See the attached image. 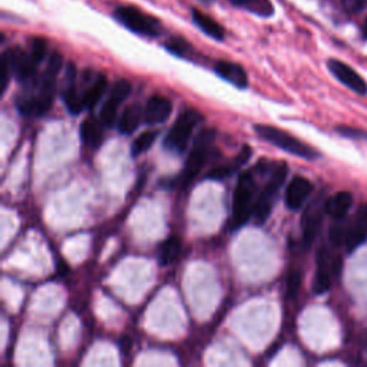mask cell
<instances>
[{
	"instance_id": "cell-1",
	"label": "cell",
	"mask_w": 367,
	"mask_h": 367,
	"mask_svg": "<svg viewBox=\"0 0 367 367\" xmlns=\"http://www.w3.org/2000/svg\"><path fill=\"white\" fill-rule=\"evenodd\" d=\"M257 182L253 171L242 172L232 197V228L246 224L254 211Z\"/></svg>"
},
{
	"instance_id": "cell-2",
	"label": "cell",
	"mask_w": 367,
	"mask_h": 367,
	"mask_svg": "<svg viewBox=\"0 0 367 367\" xmlns=\"http://www.w3.org/2000/svg\"><path fill=\"white\" fill-rule=\"evenodd\" d=\"M254 131L262 140L273 144L274 147H277L289 154H293L296 157H300V158H304L309 161L316 160L319 157V154L311 147H309L307 144L294 138L293 135H290L289 133H286L283 130H279L272 125L257 124V125H254Z\"/></svg>"
},
{
	"instance_id": "cell-3",
	"label": "cell",
	"mask_w": 367,
	"mask_h": 367,
	"mask_svg": "<svg viewBox=\"0 0 367 367\" xmlns=\"http://www.w3.org/2000/svg\"><path fill=\"white\" fill-rule=\"evenodd\" d=\"M204 120L201 112L192 108L184 109L178 119L175 120V124L172 130L168 133L164 141V147L172 153L182 154L187 150V145L191 140V135L195 130V127Z\"/></svg>"
},
{
	"instance_id": "cell-4",
	"label": "cell",
	"mask_w": 367,
	"mask_h": 367,
	"mask_svg": "<svg viewBox=\"0 0 367 367\" xmlns=\"http://www.w3.org/2000/svg\"><path fill=\"white\" fill-rule=\"evenodd\" d=\"M215 137H217V131L212 128H205L197 135L194 147L187 158V162L182 171V177L180 182L182 187L188 185L204 168L208 154L211 151V147L215 141Z\"/></svg>"
},
{
	"instance_id": "cell-5",
	"label": "cell",
	"mask_w": 367,
	"mask_h": 367,
	"mask_svg": "<svg viewBox=\"0 0 367 367\" xmlns=\"http://www.w3.org/2000/svg\"><path fill=\"white\" fill-rule=\"evenodd\" d=\"M287 174H289L287 164L280 162V164L273 165V170L270 172V178H269L264 190L257 197L256 204H254L253 215L257 218L259 224H263L269 218V215L272 212V208H273V204H274V200H276L280 188L283 187V184L287 178Z\"/></svg>"
},
{
	"instance_id": "cell-6",
	"label": "cell",
	"mask_w": 367,
	"mask_h": 367,
	"mask_svg": "<svg viewBox=\"0 0 367 367\" xmlns=\"http://www.w3.org/2000/svg\"><path fill=\"white\" fill-rule=\"evenodd\" d=\"M113 16L120 25H124L138 35L155 38L162 33V25L158 19L134 6H119L115 9Z\"/></svg>"
},
{
	"instance_id": "cell-7",
	"label": "cell",
	"mask_w": 367,
	"mask_h": 367,
	"mask_svg": "<svg viewBox=\"0 0 367 367\" xmlns=\"http://www.w3.org/2000/svg\"><path fill=\"white\" fill-rule=\"evenodd\" d=\"M340 257L333 256L327 247H321L317 253V270L313 286L314 293H326L330 289L333 279L340 273Z\"/></svg>"
},
{
	"instance_id": "cell-8",
	"label": "cell",
	"mask_w": 367,
	"mask_h": 367,
	"mask_svg": "<svg viewBox=\"0 0 367 367\" xmlns=\"http://www.w3.org/2000/svg\"><path fill=\"white\" fill-rule=\"evenodd\" d=\"M131 91H133V85L130 81L119 79L115 82V85L112 86L110 92H109V96L103 102V106L100 108V113H99L100 122L105 127L110 128L115 124V119L118 116V109H119L120 103L130 96Z\"/></svg>"
},
{
	"instance_id": "cell-9",
	"label": "cell",
	"mask_w": 367,
	"mask_h": 367,
	"mask_svg": "<svg viewBox=\"0 0 367 367\" xmlns=\"http://www.w3.org/2000/svg\"><path fill=\"white\" fill-rule=\"evenodd\" d=\"M367 241V204L357 208L346 232V250L353 253Z\"/></svg>"
},
{
	"instance_id": "cell-10",
	"label": "cell",
	"mask_w": 367,
	"mask_h": 367,
	"mask_svg": "<svg viewBox=\"0 0 367 367\" xmlns=\"http://www.w3.org/2000/svg\"><path fill=\"white\" fill-rule=\"evenodd\" d=\"M327 66H329L330 72L348 89H351L353 92H356L358 95L367 93V83L351 66H348L344 62L337 61V59H330L327 62Z\"/></svg>"
},
{
	"instance_id": "cell-11",
	"label": "cell",
	"mask_w": 367,
	"mask_h": 367,
	"mask_svg": "<svg viewBox=\"0 0 367 367\" xmlns=\"http://www.w3.org/2000/svg\"><path fill=\"white\" fill-rule=\"evenodd\" d=\"M62 98L65 100V105L68 110L73 115H78L83 108V96L78 92L76 86V66L73 62H69L66 65V73H65V82L62 88Z\"/></svg>"
},
{
	"instance_id": "cell-12",
	"label": "cell",
	"mask_w": 367,
	"mask_h": 367,
	"mask_svg": "<svg viewBox=\"0 0 367 367\" xmlns=\"http://www.w3.org/2000/svg\"><path fill=\"white\" fill-rule=\"evenodd\" d=\"M12 71L16 75L18 81L22 83H29L36 81V68L38 65L32 61L29 53L22 52L19 48L9 49Z\"/></svg>"
},
{
	"instance_id": "cell-13",
	"label": "cell",
	"mask_w": 367,
	"mask_h": 367,
	"mask_svg": "<svg viewBox=\"0 0 367 367\" xmlns=\"http://www.w3.org/2000/svg\"><path fill=\"white\" fill-rule=\"evenodd\" d=\"M172 102L161 95H154L148 99L144 109V120L148 125H160L171 116Z\"/></svg>"
},
{
	"instance_id": "cell-14",
	"label": "cell",
	"mask_w": 367,
	"mask_h": 367,
	"mask_svg": "<svg viewBox=\"0 0 367 367\" xmlns=\"http://www.w3.org/2000/svg\"><path fill=\"white\" fill-rule=\"evenodd\" d=\"M313 192V184L304 177H294L286 191V205L297 211L300 210Z\"/></svg>"
},
{
	"instance_id": "cell-15",
	"label": "cell",
	"mask_w": 367,
	"mask_h": 367,
	"mask_svg": "<svg viewBox=\"0 0 367 367\" xmlns=\"http://www.w3.org/2000/svg\"><path fill=\"white\" fill-rule=\"evenodd\" d=\"M323 211H326V207L321 205L319 201H314L307 207L306 212L303 214L301 228H303V238L307 246L314 241V238L320 231L321 221H323Z\"/></svg>"
},
{
	"instance_id": "cell-16",
	"label": "cell",
	"mask_w": 367,
	"mask_h": 367,
	"mask_svg": "<svg viewBox=\"0 0 367 367\" xmlns=\"http://www.w3.org/2000/svg\"><path fill=\"white\" fill-rule=\"evenodd\" d=\"M215 72L219 78H222L224 81L232 83L237 88H247L249 86V78L246 71H244L242 66L234 63V62H228V61H219L215 63Z\"/></svg>"
},
{
	"instance_id": "cell-17",
	"label": "cell",
	"mask_w": 367,
	"mask_h": 367,
	"mask_svg": "<svg viewBox=\"0 0 367 367\" xmlns=\"http://www.w3.org/2000/svg\"><path fill=\"white\" fill-rule=\"evenodd\" d=\"M326 212L334 219H343L353 207V195L347 191H340L331 195L326 202Z\"/></svg>"
},
{
	"instance_id": "cell-18",
	"label": "cell",
	"mask_w": 367,
	"mask_h": 367,
	"mask_svg": "<svg viewBox=\"0 0 367 367\" xmlns=\"http://www.w3.org/2000/svg\"><path fill=\"white\" fill-rule=\"evenodd\" d=\"M108 88V79L103 73H98L93 79V82L88 86V89L83 92V105L86 109H93L99 100L102 99L103 93Z\"/></svg>"
},
{
	"instance_id": "cell-19",
	"label": "cell",
	"mask_w": 367,
	"mask_h": 367,
	"mask_svg": "<svg viewBox=\"0 0 367 367\" xmlns=\"http://www.w3.org/2000/svg\"><path fill=\"white\" fill-rule=\"evenodd\" d=\"M143 115V108L138 103H131L130 106H127L119 118V131L122 134H133L137 130Z\"/></svg>"
},
{
	"instance_id": "cell-20",
	"label": "cell",
	"mask_w": 367,
	"mask_h": 367,
	"mask_svg": "<svg viewBox=\"0 0 367 367\" xmlns=\"http://www.w3.org/2000/svg\"><path fill=\"white\" fill-rule=\"evenodd\" d=\"M192 21L210 38H212L215 41H222L224 39L225 33H224L222 26L218 22H215L211 16L202 14L198 9H192Z\"/></svg>"
},
{
	"instance_id": "cell-21",
	"label": "cell",
	"mask_w": 367,
	"mask_h": 367,
	"mask_svg": "<svg viewBox=\"0 0 367 367\" xmlns=\"http://www.w3.org/2000/svg\"><path fill=\"white\" fill-rule=\"evenodd\" d=\"M81 138L91 148H98L102 144V125L95 118H88L82 122Z\"/></svg>"
},
{
	"instance_id": "cell-22",
	"label": "cell",
	"mask_w": 367,
	"mask_h": 367,
	"mask_svg": "<svg viewBox=\"0 0 367 367\" xmlns=\"http://www.w3.org/2000/svg\"><path fill=\"white\" fill-rule=\"evenodd\" d=\"M181 250H182V242L180 237L172 235L167 238L162 242V246L160 247V263L162 266L172 264L180 257Z\"/></svg>"
},
{
	"instance_id": "cell-23",
	"label": "cell",
	"mask_w": 367,
	"mask_h": 367,
	"mask_svg": "<svg viewBox=\"0 0 367 367\" xmlns=\"http://www.w3.org/2000/svg\"><path fill=\"white\" fill-rule=\"evenodd\" d=\"M237 6L250 8L254 14H259L262 16H270L273 15V6L269 0H229Z\"/></svg>"
},
{
	"instance_id": "cell-24",
	"label": "cell",
	"mask_w": 367,
	"mask_h": 367,
	"mask_svg": "<svg viewBox=\"0 0 367 367\" xmlns=\"http://www.w3.org/2000/svg\"><path fill=\"white\" fill-rule=\"evenodd\" d=\"M158 135H160L158 131H147L141 134L133 144V155L137 157L147 153L155 144Z\"/></svg>"
},
{
	"instance_id": "cell-25",
	"label": "cell",
	"mask_w": 367,
	"mask_h": 367,
	"mask_svg": "<svg viewBox=\"0 0 367 367\" xmlns=\"http://www.w3.org/2000/svg\"><path fill=\"white\" fill-rule=\"evenodd\" d=\"M165 48H167L168 52H171V53H174L175 56H180V58H187L192 52L191 45L184 38H181V36L170 38L165 42Z\"/></svg>"
},
{
	"instance_id": "cell-26",
	"label": "cell",
	"mask_w": 367,
	"mask_h": 367,
	"mask_svg": "<svg viewBox=\"0 0 367 367\" xmlns=\"http://www.w3.org/2000/svg\"><path fill=\"white\" fill-rule=\"evenodd\" d=\"M12 73H14V71H12L11 56H9V52L6 51L2 55V59H0V85H2V88H0V92H2V93H5Z\"/></svg>"
},
{
	"instance_id": "cell-27",
	"label": "cell",
	"mask_w": 367,
	"mask_h": 367,
	"mask_svg": "<svg viewBox=\"0 0 367 367\" xmlns=\"http://www.w3.org/2000/svg\"><path fill=\"white\" fill-rule=\"evenodd\" d=\"M46 52H48V42L42 38H35L31 43V58L32 61L39 65L45 58H46Z\"/></svg>"
},
{
	"instance_id": "cell-28",
	"label": "cell",
	"mask_w": 367,
	"mask_h": 367,
	"mask_svg": "<svg viewBox=\"0 0 367 367\" xmlns=\"http://www.w3.org/2000/svg\"><path fill=\"white\" fill-rule=\"evenodd\" d=\"M301 286V273L300 272H291L287 280V297L294 299L299 293V289Z\"/></svg>"
},
{
	"instance_id": "cell-29",
	"label": "cell",
	"mask_w": 367,
	"mask_h": 367,
	"mask_svg": "<svg viewBox=\"0 0 367 367\" xmlns=\"http://www.w3.org/2000/svg\"><path fill=\"white\" fill-rule=\"evenodd\" d=\"M235 171H237V170H235L234 164L231 162V164H228V165H219V167L212 168V170L208 172L207 177H208L210 180H222V178L231 175V174L235 172Z\"/></svg>"
},
{
	"instance_id": "cell-30",
	"label": "cell",
	"mask_w": 367,
	"mask_h": 367,
	"mask_svg": "<svg viewBox=\"0 0 367 367\" xmlns=\"http://www.w3.org/2000/svg\"><path fill=\"white\" fill-rule=\"evenodd\" d=\"M346 232H347V229H344V227L341 224H338V222L331 227V229H330V241H331L333 246L337 247V246H340L341 242L346 241Z\"/></svg>"
},
{
	"instance_id": "cell-31",
	"label": "cell",
	"mask_w": 367,
	"mask_h": 367,
	"mask_svg": "<svg viewBox=\"0 0 367 367\" xmlns=\"http://www.w3.org/2000/svg\"><path fill=\"white\" fill-rule=\"evenodd\" d=\"M341 4L347 12L356 14L363 9V6L366 5V0H341Z\"/></svg>"
},
{
	"instance_id": "cell-32",
	"label": "cell",
	"mask_w": 367,
	"mask_h": 367,
	"mask_svg": "<svg viewBox=\"0 0 367 367\" xmlns=\"http://www.w3.org/2000/svg\"><path fill=\"white\" fill-rule=\"evenodd\" d=\"M131 344H133V341H131L130 337H124V338H122V341H120V347L124 348V350H130Z\"/></svg>"
},
{
	"instance_id": "cell-33",
	"label": "cell",
	"mask_w": 367,
	"mask_h": 367,
	"mask_svg": "<svg viewBox=\"0 0 367 367\" xmlns=\"http://www.w3.org/2000/svg\"><path fill=\"white\" fill-rule=\"evenodd\" d=\"M364 32H366V35H367V21H366V25H364Z\"/></svg>"
}]
</instances>
